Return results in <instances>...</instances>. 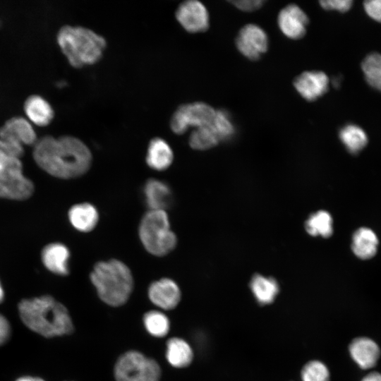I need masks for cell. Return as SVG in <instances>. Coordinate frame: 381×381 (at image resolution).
<instances>
[{"label":"cell","mask_w":381,"mask_h":381,"mask_svg":"<svg viewBox=\"0 0 381 381\" xmlns=\"http://www.w3.org/2000/svg\"><path fill=\"white\" fill-rule=\"evenodd\" d=\"M138 234L146 250L158 257L171 253L177 243L165 210H149L140 221Z\"/></svg>","instance_id":"obj_5"},{"label":"cell","mask_w":381,"mask_h":381,"mask_svg":"<svg viewBox=\"0 0 381 381\" xmlns=\"http://www.w3.org/2000/svg\"><path fill=\"white\" fill-rule=\"evenodd\" d=\"M379 241L375 233L368 227H361L353 234L351 249L361 260L373 258L377 251Z\"/></svg>","instance_id":"obj_21"},{"label":"cell","mask_w":381,"mask_h":381,"mask_svg":"<svg viewBox=\"0 0 381 381\" xmlns=\"http://www.w3.org/2000/svg\"><path fill=\"white\" fill-rule=\"evenodd\" d=\"M339 138L349 152L356 155L368 143V136L360 126L349 123L344 126L339 132Z\"/></svg>","instance_id":"obj_24"},{"label":"cell","mask_w":381,"mask_h":381,"mask_svg":"<svg viewBox=\"0 0 381 381\" xmlns=\"http://www.w3.org/2000/svg\"><path fill=\"white\" fill-rule=\"evenodd\" d=\"M23 152V145L21 144L0 138V155L20 158Z\"/></svg>","instance_id":"obj_31"},{"label":"cell","mask_w":381,"mask_h":381,"mask_svg":"<svg viewBox=\"0 0 381 381\" xmlns=\"http://www.w3.org/2000/svg\"><path fill=\"white\" fill-rule=\"evenodd\" d=\"M144 194L150 210H165L171 202L170 188L166 183L158 179H151L146 181Z\"/></svg>","instance_id":"obj_20"},{"label":"cell","mask_w":381,"mask_h":381,"mask_svg":"<svg viewBox=\"0 0 381 381\" xmlns=\"http://www.w3.org/2000/svg\"><path fill=\"white\" fill-rule=\"evenodd\" d=\"M349 352L353 361L363 369L373 367L380 356L377 344L366 337H359L353 340L349 346Z\"/></svg>","instance_id":"obj_17"},{"label":"cell","mask_w":381,"mask_h":381,"mask_svg":"<svg viewBox=\"0 0 381 381\" xmlns=\"http://www.w3.org/2000/svg\"><path fill=\"white\" fill-rule=\"evenodd\" d=\"M56 41L69 64L75 68L98 63L107 46L103 36L79 25L62 26L57 32Z\"/></svg>","instance_id":"obj_3"},{"label":"cell","mask_w":381,"mask_h":381,"mask_svg":"<svg viewBox=\"0 0 381 381\" xmlns=\"http://www.w3.org/2000/svg\"><path fill=\"white\" fill-rule=\"evenodd\" d=\"M16 381H44L40 377L33 376H23L18 377Z\"/></svg>","instance_id":"obj_37"},{"label":"cell","mask_w":381,"mask_h":381,"mask_svg":"<svg viewBox=\"0 0 381 381\" xmlns=\"http://www.w3.org/2000/svg\"><path fill=\"white\" fill-rule=\"evenodd\" d=\"M90 278L99 298L113 307L123 305L133 289L131 270L125 263L116 259L96 263Z\"/></svg>","instance_id":"obj_4"},{"label":"cell","mask_w":381,"mask_h":381,"mask_svg":"<svg viewBox=\"0 0 381 381\" xmlns=\"http://www.w3.org/2000/svg\"><path fill=\"white\" fill-rule=\"evenodd\" d=\"M219 143L212 124L195 128L188 138L190 147L196 150H206L216 146Z\"/></svg>","instance_id":"obj_27"},{"label":"cell","mask_w":381,"mask_h":381,"mask_svg":"<svg viewBox=\"0 0 381 381\" xmlns=\"http://www.w3.org/2000/svg\"><path fill=\"white\" fill-rule=\"evenodd\" d=\"M236 45L244 56L250 60H257L267 50L268 37L260 26L247 24L239 31Z\"/></svg>","instance_id":"obj_10"},{"label":"cell","mask_w":381,"mask_h":381,"mask_svg":"<svg viewBox=\"0 0 381 381\" xmlns=\"http://www.w3.org/2000/svg\"><path fill=\"white\" fill-rule=\"evenodd\" d=\"M34 192V184L23 173L20 158L0 155V198L24 200Z\"/></svg>","instance_id":"obj_6"},{"label":"cell","mask_w":381,"mask_h":381,"mask_svg":"<svg viewBox=\"0 0 381 381\" xmlns=\"http://www.w3.org/2000/svg\"><path fill=\"white\" fill-rule=\"evenodd\" d=\"M23 109L28 119L38 126L49 125L54 117L52 105L40 95L28 97L24 102Z\"/></svg>","instance_id":"obj_18"},{"label":"cell","mask_w":381,"mask_h":381,"mask_svg":"<svg viewBox=\"0 0 381 381\" xmlns=\"http://www.w3.org/2000/svg\"><path fill=\"white\" fill-rule=\"evenodd\" d=\"M4 290L2 286L1 282L0 281V303L4 301Z\"/></svg>","instance_id":"obj_39"},{"label":"cell","mask_w":381,"mask_h":381,"mask_svg":"<svg viewBox=\"0 0 381 381\" xmlns=\"http://www.w3.org/2000/svg\"><path fill=\"white\" fill-rule=\"evenodd\" d=\"M303 381H329V373L327 366L319 361H312L301 370Z\"/></svg>","instance_id":"obj_30"},{"label":"cell","mask_w":381,"mask_h":381,"mask_svg":"<svg viewBox=\"0 0 381 381\" xmlns=\"http://www.w3.org/2000/svg\"><path fill=\"white\" fill-rule=\"evenodd\" d=\"M215 114L216 110L202 102L182 104L172 114L169 127L174 134L181 135L190 128L195 129L211 125Z\"/></svg>","instance_id":"obj_8"},{"label":"cell","mask_w":381,"mask_h":381,"mask_svg":"<svg viewBox=\"0 0 381 381\" xmlns=\"http://www.w3.org/2000/svg\"><path fill=\"white\" fill-rule=\"evenodd\" d=\"M212 126L219 142L228 141L235 135L236 129L229 114L223 109L216 111Z\"/></svg>","instance_id":"obj_29"},{"label":"cell","mask_w":381,"mask_h":381,"mask_svg":"<svg viewBox=\"0 0 381 381\" xmlns=\"http://www.w3.org/2000/svg\"><path fill=\"white\" fill-rule=\"evenodd\" d=\"M33 159L47 174L63 179L85 174L90 168L92 155L89 147L72 135H45L34 145Z\"/></svg>","instance_id":"obj_1"},{"label":"cell","mask_w":381,"mask_h":381,"mask_svg":"<svg viewBox=\"0 0 381 381\" xmlns=\"http://www.w3.org/2000/svg\"><path fill=\"white\" fill-rule=\"evenodd\" d=\"M366 13L373 20L381 23V0H368L363 3Z\"/></svg>","instance_id":"obj_33"},{"label":"cell","mask_w":381,"mask_h":381,"mask_svg":"<svg viewBox=\"0 0 381 381\" xmlns=\"http://www.w3.org/2000/svg\"><path fill=\"white\" fill-rule=\"evenodd\" d=\"M143 323L146 330L152 336L163 337L170 329V322L167 316L159 310H150L143 317Z\"/></svg>","instance_id":"obj_28"},{"label":"cell","mask_w":381,"mask_h":381,"mask_svg":"<svg viewBox=\"0 0 381 381\" xmlns=\"http://www.w3.org/2000/svg\"><path fill=\"white\" fill-rule=\"evenodd\" d=\"M294 86L302 97L313 102L327 92L329 78L322 71H306L294 80Z\"/></svg>","instance_id":"obj_12"},{"label":"cell","mask_w":381,"mask_h":381,"mask_svg":"<svg viewBox=\"0 0 381 381\" xmlns=\"http://www.w3.org/2000/svg\"><path fill=\"white\" fill-rule=\"evenodd\" d=\"M250 289L261 305L271 303L279 292L277 282L272 277L255 275L250 283Z\"/></svg>","instance_id":"obj_23"},{"label":"cell","mask_w":381,"mask_h":381,"mask_svg":"<svg viewBox=\"0 0 381 381\" xmlns=\"http://www.w3.org/2000/svg\"><path fill=\"white\" fill-rule=\"evenodd\" d=\"M116 381H159L161 369L152 358L137 351L122 354L114 365Z\"/></svg>","instance_id":"obj_7"},{"label":"cell","mask_w":381,"mask_h":381,"mask_svg":"<svg viewBox=\"0 0 381 381\" xmlns=\"http://www.w3.org/2000/svg\"><path fill=\"white\" fill-rule=\"evenodd\" d=\"M0 138L22 145H35L37 140V134L30 123L21 116L12 117L0 127Z\"/></svg>","instance_id":"obj_14"},{"label":"cell","mask_w":381,"mask_h":381,"mask_svg":"<svg viewBox=\"0 0 381 381\" xmlns=\"http://www.w3.org/2000/svg\"><path fill=\"white\" fill-rule=\"evenodd\" d=\"M18 309L24 325L43 337L67 335L73 331L68 310L51 296L23 299Z\"/></svg>","instance_id":"obj_2"},{"label":"cell","mask_w":381,"mask_h":381,"mask_svg":"<svg viewBox=\"0 0 381 381\" xmlns=\"http://www.w3.org/2000/svg\"><path fill=\"white\" fill-rule=\"evenodd\" d=\"M11 327L7 319L0 314V346L5 344L11 337Z\"/></svg>","instance_id":"obj_35"},{"label":"cell","mask_w":381,"mask_h":381,"mask_svg":"<svg viewBox=\"0 0 381 381\" xmlns=\"http://www.w3.org/2000/svg\"><path fill=\"white\" fill-rule=\"evenodd\" d=\"M181 291L177 284L171 279L162 278L152 282L148 289V297L156 306L163 310H171L181 300Z\"/></svg>","instance_id":"obj_13"},{"label":"cell","mask_w":381,"mask_h":381,"mask_svg":"<svg viewBox=\"0 0 381 381\" xmlns=\"http://www.w3.org/2000/svg\"><path fill=\"white\" fill-rule=\"evenodd\" d=\"M341 78L338 75L337 77H334L332 80V84L333 85L338 88L339 86L341 85Z\"/></svg>","instance_id":"obj_38"},{"label":"cell","mask_w":381,"mask_h":381,"mask_svg":"<svg viewBox=\"0 0 381 381\" xmlns=\"http://www.w3.org/2000/svg\"><path fill=\"white\" fill-rule=\"evenodd\" d=\"M320 6L325 10L337 11L344 13L348 11L352 6L353 1L351 0H327L320 1Z\"/></svg>","instance_id":"obj_32"},{"label":"cell","mask_w":381,"mask_h":381,"mask_svg":"<svg viewBox=\"0 0 381 381\" xmlns=\"http://www.w3.org/2000/svg\"><path fill=\"white\" fill-rule=\"evenodd\" d=\"M231 3L238 9L243 11H253L260 8L264 1L262 0H242V1H233Z\"/></svg>","instance_id":"obj_34"},{"label":"cell","mask_w":381,"mask_h":381,"mask_svg":"<svg viewBox=\"0 0 381 381\" xmlns=\"http://www.w3.org/2000/svg\"><path fill=\"white\" fill-rule=\"evenodd\" d=\"M69 258L68 248L61 243H49L41 252V260L44 266L51 272L61 276L69 273Z\"/></svg>","instance_id":"obj_15"},{"label":"cell","mask_w":381,"mask_h":381,"mask_svg":"<svg viewBox=\"0 0 381 381\" xmlns=\"http://www.w3.org/2000/svg\"><path fill=\"white\" fill-rule=\"evenodd\" d=\"M306 229L312 236L329 237L333 232L332 218L327 212L318 211L310 216L306 222Z\"/></svg>","instance_id":"obj_25"},{"label":"cell","mask_w":381,"mask_h":381,"mask_svg":"<svg viewBox=\"0 0 381 381\" xmlns=\"http://www.w3.org/2000/svg\"><path fill=\"white\" fill-rule=\"evenodd\" d=\"M308 21L306 14L296 4L286 6L277 18L282 32L291 40H298L304 36Z\"/></svg>","instance_id":"obj_11"},{"label":"cell","mask_w":381,"mask_h":381,"mask_svg":"<svg viewBox=\"0 0 381 381\" xmlns=\"http://www.w3.org/2000/svg\"><path fill=\"white\" fill-rule=\"evenodd\" d=\"M175 18L189 33L203 32L210 26L207 9L198 0H187L181 3L176 9Z\"/></svg>","instance_id":"obj_9"},{"label":"cell","mask_w":381,"mask_h":381,"mask_svg":"<svg viewBox=\"0 0 381 381\" xmlns=\"http://www.w3.org/2000/svg\"><path fill=\"white\" fill-rule=\"evenodd\" d=\"M71 225L81 232H89L97 224L99 214L94 205L83 202L73 205L68 213Z\"/></svg>","instance_id":"obj_19"},{"label":"cell","mask_w":381,"mask_h":381,"mask_svg":"<svg viewBox=\"0 0 381 381\" xmlns=\"http://www.w3.org/2000/svg\"><path fill=\"white\" fill-rule=\"evenodd\" d=\"M166 358L174 368H185L190 364L193 353L190 346L183 339L173 337L167 342Z\"/></svg>","instance_id":"obj_22"},{"label":"cell","mask_w":381,"mask_h":381,"mask_svg":"<svg viewBox=\"0 0 381 381\" xmlns=\"http://www.w3.org/2000/svg\"><path fill=\"white\" fill-rule=\"evenodd\" d=\"M174 152L169 144L160 137L153 138L149 143L146 163L152 169L164 171L172 164Z\"/></svg>","instance_id":"obj_16"},{"label":"cell","mask_w":381,"mask_h":381,"mask_svg":"<svg viewBox=\"0 0 381 381\" xmlns=\"http://www.w3.org/2000/svg\"><path fill=\"white\" fill-rule=\"evenodd\" d=\"M361 68L367 83L381 92V54L373 52L367 55L361 63Z\"/></svg>","instance_id":"obj_26"},{"label":"cell","mask_w":381,"mask_h":381,"mask_svg":"<svg viewBox=\"0 0 381 381\" xmlns=\"http://www.w3.org/2000/svg\"><path fill=\"white\" fill-rule=\"evenodd\" d=\"M361 381H381V374L374 372L367 375Z\"/></svg>","instance_id":"obj_36"}]
</instances>
